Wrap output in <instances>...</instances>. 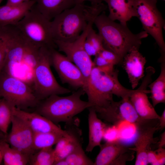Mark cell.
Returning <instances> with one entry per match:
<instances>
[{"label": "cell", "instance_id": "1f68e13d", "mask_svg": "<svg viewBox=\"0 0 165 165\" xmlns=\"http://www.w3.org/2000/svg\"><path fill=\"white\" fill-rule=\"evenodd\" d=\"M135 152L130 149L123 153L114 161L111 165H125L128 161L132 160L134 158Z\"/></svg>", "mask_w": 165, "mask_h": 165}, {"label": "cell", "instance_id": "ffe728a7", "mask_svg": "<svg viewBox=\"0 0 165 165\" xmlns=\"http://www.w3.org/2000/svg\"><path fill=\"white\" fill-rule=\"evenodd\" d=\"M107 4L111 20L119 21L121 24L127 26V23L136 15L128 0H105Z\"/></svg>", "mask_w": 165, "mask_h": 165}, {"label": "cell", "instance_id": "7c38bea8", "mask_svg": "<svg viewBox=\"0 0 165 165\" xmlns=\"http://www.w3.org/2000/svg\"><path fill=\"white\" fill-rule=\"evenodd\" d=\"M155 72V68L148 66L146 69V75L140 86L130 96V99L135 110L141 118L147 120L159 119L160 116L149 101L147 94L150 93L147 89L151 82L152 77Z\"/></svg>", "mask_w": 165, "mask_h": 165}, {"label": "cell", "instance_id": "52a82bcc", "mask_svg": "<svg viewBox=\"0 0 165 165\" xmlns=\"http://www.w3.org/2000/svg\"><path fill=\"white\" fill-rule=\"evenodd\" d=\"M144 31L155 39L160 49L161 57H165V43L163 29L165 21L157 7V0H128Z\"/></svg>", "mask_w": 165, "mask_h": 165}, {"label": "cell", "instance_id": "4dcf8cb0", "mask_svg": "<svg viewBox=\"0 0 165 165\" xmlns=\"http://www.w3.org/2000/svg\"><path fill=\"white\" fill-rule=\"evenodd\" d=\"M6 42L4 27L0 28V73L3 67L6 55Z\"/></svg>", "mask_w": 165, "mask_h": 165}, {"label": "cell", "instance_id": "8992f818", "mask_svg": "<svg viewBox=\"0 0 165 165\" xmlns=\"http://www.w3.org/2000/svg\"><path fill=\"white\" fill-rule=\"evenodd\" d=\"M41 47L38 57L33 67L35 94L39 100L44 99L53 95L70 93L71 90L61 86L51 71V49Z\"/></svg>", "mask_w": 165, "mask_h": 165}, {"label": "cell", "instance_id": "5b68a950", "mask_svg": "<svg viewBox=\"0 0 165 165\" xmlns=\"http://www.w3.org/2000/svg\"><path fill=\"white\" fill-rule=\"evenodd\" d=\"M29 42L39 47H56L53 36L51 20L46 18L34 5L14 25Z\"/></svg>", "mask_w": 165, "mask_h": 165}, {"label": "cell", "instance_id": "60d3db41", "mask_svg": "<svg viewBox=\"0 0 165 165\" xmlns=\"http://www.w3.org/2000/svg\"><path fill=\"white\" fill-rule=\"evenodd\" d=\"M0 135H1V134H0ZM3 140H0V142L2 141H3Z\"/></svg>", "mask_w": 165, "mask_h": 165}, {"label": "cell", "instance_id": "f1b7e54d", "mask_svg": "<svg viewBox=\"0 0 165 165\" xmlns=\"http://www.w3.org/2000/svg\"><path fill=\"white\" fill-rule=\"evenodd\" d=\"M86 40L95 50L97 53L104 48L102 39L98 34L91 28L86 36Z\"/></svg>", "mask_w": 165, "mask_h": 165}, {"label": "cell", "instance_id": "e0dca14e", "mask_svg": "<svg viewBox=\"0 0 165 165\" xmlns=\"http://www.w3.org/2000/svg\"><path fill=\"white\" fill-rule=\"evenodd\" d=\"M34 0H28L16 5L6 4L0 6V28L15 25L34 6Z\"/></svg>", "mask_w": 165, "mask_h": 165}, {"label": "cell", "instance_id": "ee69618b", "mask_svg": "<svg viewBox=\"0 0 165 165\" xmlns=\"http://www.w3.org/2000/svg\"><path fill=\"white\" fill-rule=\"evenodd\" d=\"M162 0L165 1V0Z\"/></svg>", "mask_w": 165, "mask_h": 165}, {"label": "cell", "instance_id": "d4e9b609", "mask_svg": "<svg viewBox=\"0 0 165 165\" xmlns=\"http://www.w3.org/2000/svg\"><path fill=\"white\" fill-rule=\"evenodd\" d=\"M64 136L63 134L57 133H34L33 149L35 151L51 147Z\"/></svg>", "mask_w": 165, "mask_h": 165}, {"label": "cell", "instance_id": "b9f144b4", "mask_svg": "<svg viewBox=\"0 0 165 165\" xmlns=\"http://www.w3.org/2000/svg\"><path fill=\"white\" fill-rule=\"evenodd\" d=\"M2 0H0V4Z\"/></svg>", "mask_w": 165, "mask_h": 165}, {"label": "cell", "instance_id": "4fadbf2b", "mask_svg": "<svg viewBox=\"0 0 165 165\" xmlns=\"http://www.w3.org/2000/svg\"><path fill=\"white\" fill-rule=\"evenodd\" d=\"M11 131L5 136V141L10 146L30 156L34 153V132L27 124L19 117L13 115Z\"/></svg>", "mask_w": 165, "mask_h": 165}, {"label": "cell", "instance_id": "277c9868", "mask_svg": "<svg viewBox=\"0 0 165 165\" xmlns=\"http://www.w3.org/2000/svg\"><path fill=\"white\" fill-rule=\"evenodd\" d=\"M85 94L83 89L80 88L67 96L51 95L40 105L37 113L55 123L61 122L71 123L76 115L92 106L88 101L81 99Z\"/></svg>", "mask_w": 165, "mask_h": 165}, {"label": "cell", "instance_id": "8d00e7d4", "mask_svg": "<svg viewBox=\"0 0 165 165\" xmlns=\"http://www.w3.org/2000/svg\"><path fill=\"white\" fill-rule=\"evenodd\" d=\"M165 147V132L164 131L160 135V138L158 142V147L163 148Z\"/></svg>", "mask_w": 165, "mask_h": 165}, {"label": "cell", "instance_id": "6da1fadb", "mask_svg": "<svg viewBox=\"0 0 165 165\" xmlns=\"http://www.w3.org/2000/svg\"><path fill=\"white\" fill-rule=\"evenodd\" d=\"M103 3L91 6L83 3L75 4L55 17L51 20L54 41L71 42L75 40L90 22L107 8Z\"/></svg>", "mask_w": 165, "mask_h": 165}, {"label": "cell", "instance_id": "603a6c76", "mask_svg": "<svg viewBox=\"0 0 165 165\" xmlns=\"http://www.w3.org/2000/svg\"><path fill=\"white\" fill-rule=\"evenodd\" d=\"M5 165H25L29 163L30 156L10 146L5 141L1 142Z\"/></svg>", "mask_w": 165, "mask_h": 165}, {"label": "cell", "instance_id": "30bf717a", "mask_svg": "<svg viewBox=\"0 0 165 165\" xmlns=\"http://www.w3.org/2000/svg\"><path fill=\"white\" fill-rule=\"evenodd\" d=\"M94 24V21L90 22L80 35L73 42H65L57 40L54 41L58 51L64 53L65 55L82 72L85 81V88L94 65L91 57L85 50L84 44L87 34Z\"/></svg>", "mask_w": 165, "mask_h": 165}, {"label": "cell", "instance_id": "d6986e66", "mask_svg": "<svg viewBox=\"0 0 165 165\" xmlns=\"http://www.w3.org/2000/svg\"><path fill=\"white\" fill-rule=\"evenodd\" d=\"M99 147L100 150L94 165H111L121 155L130 149L118 140L107 141Z\"/></svg>", "mask_w": 165, "mask_h": 165}, {"label": "cell", "instance_id": "484cf974", "mask_svg": "<svg viewBox=\"0 0 165 165\" xmlns=\"http://www.w3.org/2000/svg\"><path fill=\"white\" fill-rule=\"evenodd\" d=\"M55 161L54 149L51 147L40 149L32 155L29 163L31 165H52Z\"/></svg>", "mask_w": 165, "mask_h": 165}, {"label": "cell", "instance_id": "7bdbcfd3", "mask_svg": "<svg viewBox=\"0 0 165 165\" xmlns=\"http://www.w3.org/2000/svg\"><path fill=\"white\" fill-rule=\"evenodd\" d=\"M1 99L0 98V100Z\"/></svg>", "mask_w": 165, "mask_h": 165}, {"label": "cell", "instance_id": "f546056e", "mask_svg": "<svg viewBox=\"0 0 165 165\" xmlns=\"http://www.w3.org/2000/svg\"><path fill=\"white\" fill-rule=\"evenodd\" d=\"M99 54L110 64L114 66L118 64H121L123 60L115 53L104 48L99 53Z\"/></svg>", "mask_w": 165, "mask_h": 165}, {"label": "cell", "instance_id": "7402d4cb", "mask_svg": "<svg viewBox=\"0 0 165 165\" xmlns=\"http://www.w3.org/2000/svg\"><path fill=\"white\" fill-rule=\"evenodd\" d=\"M161 70L160 75L148 86L150 88V98L154 107L159 104L165 103V58H160Z\"/></svg>", "mask_w": 165, "mask_h": 165}, {"label": "cell", "instance_id": "f35d334b", "mask_svg": "<svg viewBox=\"0 0 165 165\" xmlns=\"http://www.w3.org/2000/svg\"><path fill=\"white\" fill-rule=\"evenodd\" d=\"M53 165H68V163L65 159L60 160L55 162Z\"/></svg>", "mask_w": 165, "mask_h": 165}, {"label": "cell", "instance_id": "e575fe53", "mask_svg": "<svg viewBox=\"0 0 165 165\" xmlns=\"http://www.w3.org/2000/svg\"><path fill=\"white\" fill-rule=\"evenodd\" d=\"M165 127V109H164L162 115L159 119V130H162Z\"/></svg>", "mask_w": 165, "mask_h": 165}, {"label": "cell", "instance_id": "9c48e42d", "mask_svg": "<svg viewBox=\"0 0 165 165\" xmlns=\"http://www.w3.org/2000/svg\"><path fill=\"white\" fill-rule=\"evenodd\" d=\"M21 109L36 105L39 100L23 81L4 72L0 73V98Z\"/></svg>", "mask_w": 165, "mask_h": 165}, {"label": "cell", "instance_id": "ac0fdd59", "mask_svg": "<svg viewBox=\"0 0 165 165\" xmlns=\"http://www.w3.org/2000/svg\"><path fill=\"white\" fill-rule=\"evenodd\" d=\"M89 126V142L86 151L91 152L96 146H99L105 132L108 127L98 117L93 107L88 108Z\"/></svg>", "mask_w": 165, "mask_h": 165}, {"label": "cell", "instance_id": "7a4b0ae2", "mask_svg": "<svg viewBox=\"0 0 165 165\" xmlns=\"http://www.w3.org/2000/svg\"><path fill=\"white\" fill-rule=\"evenodd\" d=\"M94 24L102 39L104 48L122 59L134 47L139 49L142 39L148 35L145 31L136 34L132 33L127 26L111 20L104 12L97 17Z\"/></svg>", "mask_w": 165, "mask_h": 165}, {"label": "cell", "instance_id": "cb8c5ba5", "mask_svg": "<svg viewBox=\"0 0 165 165\" xmlns=\"http://www.w3.org/2000/svg\"><path fill=\"white\" fill-rule=\"evenodd\" d=\"M74 122L66 124L67 127L65 130L69 135V140L64 149L55 157L54 163L60 160L65 159L78 145L81 144V132L80 129L75 126Z\"/></svg>", "mask_w": 165, "mask_h": 165}, {"label": "cell", "instance_id": "3957f363", "mask_svg": "<svg viewBox=\"0 0 165 165\" xmlns=\"http://www.w3.org/2000/svg\"><path fill=\"white\" fill-rule=\"evenodd\" d=\"M119 71L115 69L109 72L93 67L85 89L88 101L92 107H103L113 101V95L122 98L129 97L135 90L129 89L119 82Z\"/></svg>", "mask_w": 165, "mask_h": 165}, {"label": "cell", "instance_id": "836d02e7", "mask_svg": "<svg viewBox=\"0 0 165 165\" xmlns=\"http://www.w3.org/2000/svg\"><path fill=\"white\" fill-rule=\"evenodd\" d=\"M157 152L158 165H163L165 163V149L163 148H159L156 150Z\"/></svg>", "mask_w": 165, "mask_h": 165}, {"label": "cell", "instance_id": "9a60e30c", "mask_svg": "<svg viewBox=\"0 0 165 165\" xmlns=\"http://www.w3.org/2000/svg\"><path fill=\"white\" fill-rule=\"evenodd\" d=\"M139 50L136 47L132 48L123 57L121 64L128 75L133 90L145 76L144 69L146 60Z\"/></svg>", "mask_w": 165, "mask_h": 165}, {"label": "cell", "instance_id": "d590c367", "mask_svg": "<svg viewBox=\"0 0 165 165\" xmlns=\"http://www.w3.org/2000/svg\"><path fill=\"white\" fill-rule=\"evenodd\" d=\"M105 1V0H75V3L76 4L83 3L85 2L88 1L90 2L92 5H95L102 3Z\"/></svg>", "mask_w": 165, "mask_h": 165}, {"label": "cell", "instance_id": "ba28073f", "mask_svg": "<svg viewBox=\"0 0 165 165\" xmlns=\"http://www.w3.org/2000/svg\"><path fill=\"white\" fill-rule=\"evenodd\" d=\"M98 117L115 126L123 122L134 124L137 130L152 125V120L141 118L137 114L129 97L122 98L119 101L114 100L103 107H94Z\"/></svg>", "mask_w": 165, "mask_h": 165}, {"label": "cell", "instance_id": "83f0119b", "mask_svg": "<svg viewBox=\"0 0 165 165\" xmlns=\"http://www.w3.org/2000/svg\"><path fill=\"white\" fill-rule=\"evenodd\" d=\"M65 159L68 165H94V164L86 154L82 144L78 145Z\"/></svg>", "mask_w": 165, "mask_h": 165}, {"label": "cell", "instance_id": "5bb4252c", "mask_svg": "<svg viewBox=\"0 0 165 165\" xmlns=\"http://www.w3.org/2000/svg\"><path fill=\"white\" fill-rule=\"evenodd\" d=\"M13 114L21 119L29 126L34 133H59L65 136L68 135L65 130L37 113H30L13 106Z\"/></svg>", "mask_w": 165, "mask_h": 165}, {"label": "cell", "instance_id": "44dd1931", "mask_svg": "<svg viewBox=\"0 0 165 165\" xmlns=\"http://www.w3.org/2000/svg\"><path fill=\"white\" fill-rule=\"evenodd\" d=\"M37 9L46 18L52 20L64 11L73 6L75 0H34Z\"/></svg>", "mask_w": 165, "mask_h": 165}, {"label": "cell", "instance_id": "74e56055", "mask_svg": "<svg viewBox=\"0 0 165 165\" xmlns=\"http://www.w3.org/2000/svg\"><path fill=\"white\" fill-rule=\"evenodd\" d=\"M28 0H7L6 4L11 5H16L22 3Z\"/></svg>", "mask_w": 165, "mask_h": 165}, {"label": "cell", "instance_id": "8fae6325", "mask_svg": "<svg viewBox=\"0 0 165 165\" xmlns=\"http://www.w3.org/2000/svg\"><path fill=\"white\" fill-rule=\"evenodd\" d=\"M51 65H53L63 83L68 84L76 90H84L86 82L79 69L65 55L54 48L51 49Z\"/></svg>", "mask_w": 165, "mask_h": 165}, {"label": "cell", "instance_id": "2e32d148", "mask_svg": "<svg viewBox=\"0 0 165 165\" xmlns=\"http://www.w3.org/2000/svg\"><path fill=\"white\" fill-rule=\"evenodd\" d=\"M158 126L147 127L138 130L134 141V147H130L136 153L135 165H146L148 163L147 156L152 145L155 142L154 135L159 130Z\"/></svg>", "mask_w": 165, "mask_h": 165}, {"label": "cell", "instance_id": "d6a6232c", "mask_svg": "<svg viewBox=\"0 0 165 165\" xmlns=\"http://www.w3.org/2000/svg\"><path fill=\"white\" fill-rule=\"evenodd\" d=\"M93 62L94 66L97 67L111 64L99 53L95 56Z\"/></svg>", "mask_w": 165, "mask_h": 165}, {"label": "cell", "instance_id": "ab89813d", "mask_svg": "<svg viewBox=\"0 0 165 165\" xmlns=\"http://www.w3.org/2000/svg\"><path fill=\"white\" fill-rule=\"evenodd\" d=\"M2 141L0 142V164L3 159V149L1 143Z\"/></svg>", "mask_w": 165, "mask_h": 165}, {"label": "cell", "instance_id": "4316f807", "mask_svg": "<svg viewBox=\"0 0 165 165\" xmlns=\"http://www.w3.org/2000/svg\"><path fill=\"white\" fill-rule=\"evenodd\" d=\"M13 106L3 98L0 100V130L6 134L11 122Z\"/></svg>", "mask_w": 165, "mask_h": 165}]
</instances>
